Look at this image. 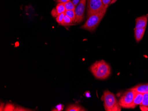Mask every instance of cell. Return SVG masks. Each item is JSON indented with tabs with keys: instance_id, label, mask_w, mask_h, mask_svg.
Returning a JSON list of instances; mask_svg holds the SVG:
<instances>
[{
	"instance_id": "2e32d148",
	"label": "cell",
	"mask_w": 148,
	"mask_h": 111,
	"mask_svg": "<svg viewBox=\"0 0 148 111\" xmlns=\"http://www.w3.org/2000/svg\"><path fill=\"white\" fill-rule=\"evenodd\" d=\"M140 106H144L148 108V93L143 94V99Z\"/></svg>"
},
{
	"instance_id": "277c9868",
	"label": "cell",
	"mask_w": 148,
	"mask_h": 111,
	"mask_svg": "<svg viewBox=\"0 0 148 111\" xmlns=\"http://www.w3.org/2000/svg\"><path fill=\"white\" fill-rule=\"evenodd\" d=\"M136 93L132 88L126 91L121 97L119 104L121 108H131Z\"/></svg>"
},
{
	"instance_id": "3957f363",
	"label": "cell",
	"mask_w": 148,
	"mask_h": 111,
	"mask_svg": "<svg viewBox=\"0 0 148 111\" xmlns=\"http://www.w3.org/2000/svg\"><path fill=\"white\" fill-rule=\"evenodd\" d=\"M102 99L104 101V106L106 111H121V107L115 95L106 90L104 92Z\"/></svg>"
},
{
	"instance_id": "9a60e30c",
	"label": "cell",
	"mask_w": 148,
	"mask_h": 111,
	"mask_svg": "<svg viewBox=\"0 0 148 111\" xmlns=\"http://www.w3.org/2000/svg\"><path fill=\"white\" fill-rule=\"evenodd\" d=\"M72 23H73L72 19L70 18L68 16L65 15L64 18V20L62 23L61 25L63 26H69Z\"/></svg>"
},
{
	"instance_id": "30bf717a",
	"label": "cell",
	"mask_w": 148,
	"mask_h": 111,
	"mask_svg": "<svg viewBox=\"0 0 148 111\" xmlns=\"http://www.w3.org/2000/svg\"><path fill=\"white\" fill-rule=\"evenodd\" d=\"M146 28L134 29V38L137 43L142 40L145 34Z\"/></svg>"
},
{
	"instance_id": "4fadbf2b",
	"label": "cell",
	"mask_w": 148,
	"mask_h": 111,
	"mask_svg": "<svg viewBox=\"0 0 148 111\" xmlns=\"http://www.w3.org/2000/svg\"><path fill=\"white\" fill-rule=\"evenodd\" d=\"M65 15L68 16L72 19L73 22H75V18H76V15H75V10H66L65 12Z\"/></svg>"
},
{
	"instance_id": "52a82bcc",
	"label": "cell",
	"mask_w": 148,
	"mask_h": 111,
	"mask_svg": "<svg viewBox=\"0 0 148 111\" xmlns=\"http://www.w3.org/2000/svg\"><path fill=\"white\" fill-rule=\"evenodd\" d=\"M148 14L138 17L136 19V25L134 29L146 28L148 23Z\"/></svg>"
},
{
	"instance_id": "44dd1931",
	"label": "cell",
	"mask_w": 148,
	"mask_h": 111,
	"mask_svg": "<svg viewBox=\"0 0 148 111\" xmlns=\"http://www.w3.org/2000/svg\"><path fill=\"white\" fill-rule=\"evenodd\" d=\"M80 0H73L72 2L75 5V7L78 5V4L79 3Z\"/></svg>"
},
{
	"instance_id": "ba28073f",
	"label": "cell",
	"mask_w": 148,
	"mask_h": 111,
	"mask_svg": "<svg viewBox=\"0 0 148 111\" xmlns=\"http://www.w3.org/2000/svg\"><path fill=\"white\" fill-rule=\"evenodd\" d=\"M66 11V10L64 3H59V4H57L56 9L52 10L51 14L53 16L55 17L60 14L65 12Z\"/></svg>"
},
{
	"instance_id": "7c38bea8",
	"label": "cell",
	"mask_w": 148,
	"mask_h": 111,
	"mask_svg": "<svg viewBox=\"0 0 148 111\" xmlns=\"http://www.w3.org/2000/svg\"><path fill=\"white\" fill-rule=\"evenodd\" d=\"M65 111H87L85 108L83 107L77 105V104H70L66 108Z\"/></svg>"
},
{
	"instance_id": "5bb4252c",
	"label": "cell",
	"mask_w": 148,
	"mask_h": 111,
	"mask_svg": "<svg viewBox=\"0 0 148 111\" xmlns=\"http://www.w3.org/2000/svg\"><path fill=\"white\" fill-rule=\"evenodd\" d=\"M64 5L65 7L66 10H75V6L74 5L73 2L72 1H70L66 2V3H64Z\"/></svg>"
},
{
	"instance_id": "8fae6325",
	"label": "cell",
	"mask_w": 148,
	"mask_h": 111,
	"mask_svg": "<svg viewBox=\"0 0 148 111\" xmlns=\"http://www.w3.org/2000/svg\"><path fill=\"white\" fill-rule=\"evenodd\" d=\"M143 99V94L136 93L131 108H135L137 106H140Z\"/></svg>"
},
{
	"instance_id": "ac0fdd59",
	"label": "cell",
	"mask_w": 148,
	"mask_h": 111,
	"mask_svg": "<svg viewBox=\"0 0 148 111\" xmlns=\"http://www.w3.org/2000/svg\"><path fill=\"white\" fill-rule=\"evenodd\" d=\"M14 106L11 103H8L6 104L4 108V111H12L15 109Z\"/></svg>"
},
{
	"instance_id": "5b68a950",
	"label": "cell",
	"mask_w": 148,
	"mask_h": 111,
	"mask_svg": "<svg viewBox=\"0 0 148 111\" xmlns=\"http://www.w3.org/2000/svg\"><path fill=\"white\" fill-rule=\"evenodd\" d=\"M105 6L102 0H88L87 17L103 10Z\"/></svg>"
},
{
	"instance_id": "603a6c76",
	"label": "cell",
	"mask_w": 148,
	"mask_h": 111,
	"mask_svg": "<svg viewBox=\"0 0 148 111\" xmlns=\"http://www.w3.org/2000/svg\"><path fill=\"white\" fill-rule=\"evenodd\" d=\"M57 108H58V110L57 111H61V110H62V106L61 105H59V106H57Z\"/></svg>"
},
{
	"instance_id": "e0dca14e",
	"label": "cell",
	"mask_w": 148,
	"mask_h": 111,
	"mask_svg": "<svg viewBox=\"0 0 148 111\" xmlns=\"http://www.w3.org/2000/svg\"><path fill=\"white\" fill-rule=\"evenodd\" d=\"M65 15V12H64V13H62L57 16L56 18V20L59 25H62Z\"/></svg>"
},
{
	"instance_id": "ffe728a7",
	"label": "cell",
	"mask_w": 148,
	"mask_h": 111,
	"mask_svg": "<svg viewBox=\"0 0 148 111\" xmlns=\"http://www.w3.org/2000/svg\"><path fill=\"white\" fill-rule=\"evenodd\" d=\"M103 4L105 6H108L110 4L112 0H102Z\"/></svg>"
},
{
	"instance_id": "6da1fadb",
	"label": "cell",
	"mask_w": 148,
	"mask_h": 111,
	"mask_svg": "<svg viewBox=\"0 0 148 111\" xmlns=\"http://www.w3.org/2000/svg\"><path fill=\"white\" fill-rule=\"evenodd\" d=\"M90 71L96 78L104 80L111 74V68L108 64L104 60L96 61L90 67Z\"/></svg>"
},
{
	"instance_id": "8992f818",
	"label": "cell",
	"mask_w": 148,
	"mask_h": 111,
	"mask_svg": "<svg viewBox=\"0 0 148 111\" xmlns=\"http://www.w3.org/2000/svg\"><path fill=\"white\" fill-rule=\"evenodd\" d=\"M86 0H80L75 10V23H79L84 20V17Z\"/></svg>"
},
{
	"instance_id": "9c48e42d",
	"label": "cell",
	"mask_w": 148,
	"mask_h": 111,
	"mask_svg": "<svg viewBox=\"0 0 148 111\" xmlns=\"http://www.w3.org/2000/svg\"><path fill=\"white\" fill-rule=\"evenodd\" d=\"M135 92L138 93H148V83L140 84L132 88Z\"/></svg>"
},
{
	"instance_id": "d6986e66",
	"label": "cell",
	"mask_w": 148,
	"mask_h": 111,
	"mask_svg": "<svg viewBox=\"0 0 148 111\" xmlns=\"http://www.w3.org/2000/svg\"><path fill=\"white\" fill-rule=\"evenodd\" d=\"M14 111H31V110L30 109H27V108H25L22 107L18 106L15 108Z\"/></svg>"
},
{
	"instance_id": "7402d4cb",
	"label": "cell",
	"mask_w": 148,
	"mask_h": 111,
	"mask_svg": "<svg viewBox=\"0 0 148 111\" xmlns=\"http://www.w3.org/2000/svg\"><path fill=\"white\" fill-rule=\"evenodd\" d=\"M57 1L59 3H65L70 1V0H57Z\"/></svg>"
},
{
	"instance_id": "7a4b0ae2",
	"label": "cell",
	"mask_w": 148,
	"mask_h": 111,
	"mask_svg": "<svg viewBox=\"0 0 148 111\" xmlns=\"http://www.w3.org/2000/svg\"><path fill=\"white\" fill-rule=\"evenodd\" d=\"M107 7V6H105L103 10L96 14L91 15L88 18L86 22L82 27H81V28L90 32H92L95 30L103 18L106 12Z\"/></svg>"
}]
</instances>
